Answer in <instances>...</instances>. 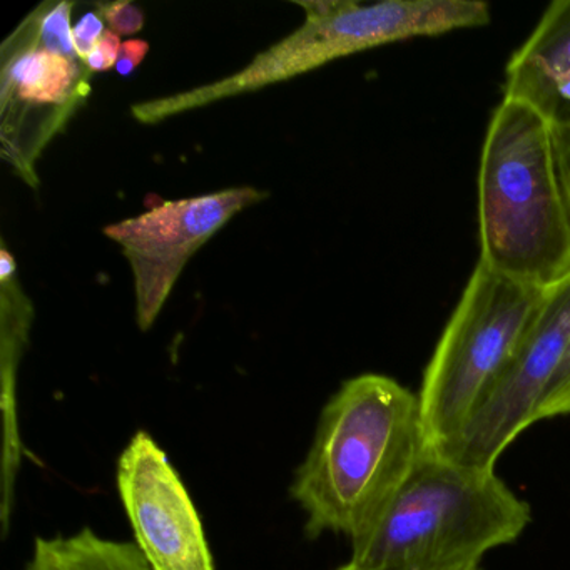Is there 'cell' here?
Instances as JSON below:
<instances>
[{
	"label": "cell",
	"mask_w": 570,
	"mask_h": 570,
	"mask_svg": "<svg viewBox=\"0 0 570 570\" xmlns=\"http://www.w3.org/2000/svg\"><path fill=\"white\" fill-rule=\"evenodd\" d=\"M532 520L495 469L463 465L423 446L372 520L352 539L366 570H470L489 550L515 542Z\"/></svg>",
	"instance_id": "7a4b0ae2"
},
{
	"label": "cell",
	"mask_w": 570,
	"mask_h": 570,
	"mask_svg": "<svg viewBox=\"0 0 570 570\" xmlns=\"http://www.w3.org/2000/svg\"><path fill=\"white\" fill-rule=\"evenodd\" d=\"M26 570H153L135 543L116 542L85 529L69 537L36 540Z\"/></svg>",
	"instance_id": "7c38bea8"
},
{
	"label": "cell",
	"mask_w": 570,
	"mask_h": 570,
	"mask_svg": "<svg viewBox=\"0 0 570 570\" xmlns=\"http://www.w3.org/2000/svg\"><path fill=\"white\" fill-rule=\"evenodd\" d=\"M268 198L252 186L166 202L135 218L106 226L135 276L136 320L148 332L191 256L238 213Z\"/></svg>",
	"instance_id": "ba28073f"
},
{
	"label": "cell",
	"mask_w": 570,
	"mask_h": 570,
	"mask_svg": "<svg viewBox=\"0 0 570 570\" xmlns=\"http://www.w3.org/2000/svg\"><path fill=\"white\" fill-rule=\"evenodd\" d=\"M570 340V273L547 289L546 299L515 355L462 432L436 450L453 462L495 469L507 446L532 425L537 406L556 375Z\"/></svg>",
	"instance_id": "52a82bcc"
},
{
	"label": "cell",
	"mask_w": 570,
	"mask_h": 570,
	"mask_svg": "<svg viewBox=\"0 0 570 570\" xmlns=\"http://www.w3.org/2000/svg\"><path fill=\"white\" fill-rule=\"evenodd\" d=\"M482 265L550 288L570 273V203L553 128L535 109L502 99L487 128L479 168Z\"/></svg>",
	"instance_id": "3957f363"
},
{
	"label": "cell",
	"mask_w": 570,
	"mask_h": 570,
	"mask_svg": "<svg viewBox=\"0 0 570 570\" xmlns=\"http://www.w3.org/2000/svg\"><path fill=\"white\" fill-rule=\"evenodd\" d=\"M503 98L535 109L553 129L570 126V0H556L507 62Z\"/></svg>",
	"instance_id": "30bf717a"
},
{
	"label": "cell",
	"mask_w": 570,
	"mask_h": 570,
	"mask_svg": "<svg viewBox=\"0 0 570 570\" xmlns=\"http://www.w3.org/2000/svg\"><path fill=\"white\" fill-rule=\"evenodd\" d=\"M121 46V39H119L116 32L106 31L105 35H102L101 41L96 46L95 51L86 59V66H88L92 72H105L116 68V61H118Z\"/></svg>",
	"instance_id": "2e32d148"
},
{
	"label": "cell",
	"mask_w": 570,
	"mask_h": 570,
	"mask_svg": "<svg viewBox=\"0 0 570 570\" xmlns=\"http://www.w3.org/2000/svg\"><path fill=\"white\" fill-rule=\"evenodd\" d=\"M99 14L108 21L112 32L121 36H135L141 31L145 26V14L136 4L128 0L119 2H108V4H98Z\"/></svg>",
	"instance_id": "5bb4252c"
},
{
	"label": "cell",
	"mask_w": 570,
	"mask_h": 570,
	"mask_svg": "<svg viewBox=\"0 0 570 570\" xmlns=\"http://www.w3.org/2000/svg\"><path fill=\"white\" fill-rule=\"evenodd\" d=\"M547 289L476 263L423 373L419 402L426 446L443 449L462 432L515 355Z\"/></svg>",
	"instance_id": "5b68a950"
},
{
	"label": "cell",
	"mask_w": 570,
	"mask_h": 570,
	"mask_svg": "<svg viewBox=\"0 0 570 570\" xmlns=\"http://www.w3.org/2000/svg\"><path fill=\"white\" fill-rule=\"evenodd\" d=\"M306 21L288 38L256 56L242 71L212 85L132 106L141 125H156L171 116L258 91L288 81L335 59L366 49L490 22V6L480 0H383L363 6L353 0L296 2Z\"/></svg>",
	"instance_id": "277c9868"
},
{
	"label": "cell",
	"mask_w": 570,
	"mask_h": 570,
	"mask_svg": "<svg viewBox=\"0 0 570 570\" xmlns=\"http://www.w3.org/2000/svg\"><path fill=\"white\" fill-rule=\"evenodd\" d=\"M105 32V22H102L99 12H88V14H85V18L72 28L76 52H78L82 61H86L88 56L95 51L96 46L101 41Z\"/></svg>",
	"instance_id": "9a60e30c"
},
{
	"label": "cell",
	"mask_w": 570,
	"mask_h": 570,
	"mask_svg": "<svg viewBox=\"0 0 570 570\" xmlns=\"http://www.w3.org/2000/svg\"><path fill=\"white\" fill-rule=\"evenodd\" d=\"M560 415H570V340L562 362L537 406L533 423Z\"/></svg>",
	"instance_id": "4fadbf2b"
},
{
	"label": "cell",
	"mask_w": 570,
	"mask_h": 570,
	"mask_svg": "<svg viewBox=\"0 0 570 570\" xmlns=\"http://www.w3.org/2000/svg\"><path fill=\"white\" fill-rule=\"evenodd\" d=\"M425 446L419 395L396 380H346L323 410L292 493L306 532L355 535L405 479Z\"/></svg>",
	"instance_id": "6da1fadb"
},
{
	"label": "cell",
	"mask_w": 570,
	"mask_h": 570,
	"mask_svg": "<svg viewBox=\"0 0 570 570\" xmlns=\"http://www.w3.org/2000/svg\"><path fill=\"white\" fill-rule=\"evenodd\" d=\"M336 570H366L363 569V567L356 566V563H353L352 560H350L348 563H345V566L338 567ZM470 570H480L479 567H475V569Z\"/></svg>",
	"instance_id": "d6986e66"
},
{
	"label": "cell",
	"mask_w": 570,
	"mask_h": 570,
	"mask_svg": "<svg viewBox=\"0 0 570 570\" xmlns=\"http://www.w3.org/2000/svg\"><path fill=\"white\" fill-rule=\"evenodd\" d=\"M0 55L2 158L38 188L36 163L91 95L92 71L78 56L42 48L26 21L6 39Z\"/></svg>",
	"instance_id": "8992f818"
},
{
	"label": "cell",
	"mask_w": 570,
	"mask_h": 570,
	"mask_svg": "<svg viewBox=\"0 0 570 570\" xmlns=\"http://www.w3.org/2000/svg\"><path fill=\"white\" fill-rule=\"evenodd\" d=\"M149 52V45L142 39H128L122 42L121 51H119L118 61H116V71L118 75L131 76L139 68Z\"/></svg>",
	"instance_id": "e0dca14e"
},
{
	"label": "cell",
	"mask_w": 570,
	"mask_h": 570,
	"mask_svg": "<svg viewBox=\"0 0 570 570\" xmlns=\"http://www.w3.org/2000/svg\"><path fill=\"white\" fill-rule=\"evenodd\" d=\"M0 283H2V400H4V512L8 519L9 492L18 472L21 442L16 416V370L22 348L28 343L32 306L22 293L16 276V259L2 246L0 252Z\"/></svg>",
	"instance_id": "8fae6325"
},
{
	"label": "cell",
	"mask_w": 570,
	"mask_h": 570,
	"mask_svg": "<svg viewBox=\"0 0 570 570\" xmlns=\"http://www.w3.org/2000/svg\"><path fill=\"white\" fill-rule=\"evenodd\" d=\"M118 489L153 570H215L191 497L148 433H136L122 452Z\"/></svg>",
	"instance_id": "9c48e42d"
},
{
	"label": "cell",
	"mask_w": 570,
	"mask_h": 570,
	"mask_svg": "<svg viewBox=\"0 0 570 570\" xmlns=\"http://www.w3.org/2000/svg\"><path fill=\"white\" fill-rule=\"evenodd\" d=\"M553 139H556L560 176H562L563 188H566L567 198L570 203V126L553 129Z\"/></svg>",
	"instance_id": "ac0fdd59"
}]
</instances>
